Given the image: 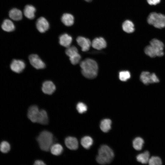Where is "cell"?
Returning a JSON list of instances; mask_svg holds the SVG:
<instances>
[{
	"mask_svg": "<svg viewBox=\"0 0 165 165\" xmlns=\"http://www.w3.org/2000/svg\"><path fill=\"white\" fill-rule=\"evenodd\" d=\"M81 72L85 77L93 79L97 76L98 72V66L96 62L90 58H87L80 63Z\"/></svg>",
	"mask_w": 165,
	"mask_h": 165,
	"instance_id": "cell-1",
	"label": "cell"
},
{
	"mask_svg": "<svg viewBox=\"0 0 165 165\" xmlns=\"http://www.w3.org/2000/svg\"><path fill=\"white\" fill-rule=\"evenodd\" d=\"M114 156L113 150L109 146L106 145H103L99 148L96 161L101 164L109 163L113 160Z\"/></svg>",
	"mask_w": 165,
	"mask_h": 165,
	"instance_id": "cell-2",
	"label": "cell"
},
{
	"mask_svg": "<svg viewBox=\"0 0 165 165\" xmlns=\"http://www.w3.org/2000/svg\"><path fill=\"white\" fill-rule=\"evenodd\" d=\"M53 138L51 133L44 130L39 134L37 140L40 148L43 151H48L53 145Z\"/></svg>",
	"mask_w": 165,
	"mask_h": 165,
	"instance_id": "cell-3",
	"label": "cell"
},
{
	"mask_svg": "<svg viewBox=\"0 0 165 165\" xmlns=\"http://www.w3.org/2000/svg\"><path fill=\"white\" fill-rule=\"evenodd\" d=\"M148 23L158 28L165 27V15L155 12L151 13L147 18Z\"/></svg>",
	"mask_w": 165,
	"mask_h": 165,
	"instance_id": "cell-4",
	"label": "cell"
},
{
	"mask_svg": "<svg viewBox=\"0 0 165 165\" xmlns=\"http://www.w3.org/2000/svg\"><path fill=\"white\" fill-rule=\"evenodd\" d=\"M140 79L141 81L145 85L159 82V79L155 73H150L147 71H144L141 73Z\"/></svg>",
	"mask_w": 165,
	"mask_h": 165,
	"instance_id": "cell-5",
	"label": "cell"
},
{
	"mask_svg": "<svg viewBox=\"0 0 165 165\" xmlns=\"http://www.w3.org/2000/svg\"><path fill=\"white\" fill-rule=\"evenodd\" d=\"M29 59L31 65L37 69H43L46 67L45 63L37 54L30 55Z\"/></svg>",
	"mask_w": 165,
	"mask_h": 165,
	"instance_id": "cell-6",
	"label": "cell"
},
{
	"mask_svg": "<svg viewBox=\"0 0 165 165\" xmlns=\"http://www.w3.org/2000/svg\"><path fill=\"white\" fill-rule=\"evenodd\" d=\"M40 115V110L36 105H32L28 108V117L32 122L37 123Z\"/></svg>",
	"mask_w": 165,
	"mask_h": 165,
	"instance_id": "cell-7",
	"label": "cell"
},
{
	"mask_svg": "<svg viewBox=\"0 0 165 165\" xmlns=\"http://www.w3.org/2000/svg\"><path fill=\"white\" fill-rule=\"evenodd\" d=\"M150 44L155 50L157 56L161 57L164 55V45L163 42L158 39L154 38L150 41Z\"/></svg>",
	"mask_w": 165,
	"mask_h": 165,
	"instance_id": "cell-8",
	"label": "cell"
},
{
	"mask_svg": "<svg viewBox=\"0 0 165 165\" xmlns=\"http://www.w3.org/2000/svg\"><path fill=\"white\" fill-rule=\"evenodd\" d=\"M25 67L24 62L22 60L14 59L10 64V68L14 72L20 73L23 71Z\"/></svg>",
	"mask_w": 165,
	"mask_h": 165,
	"instance_id": "cell-9",
	"label": "cell"
},
{
	"mask_svg": "<svg viewBox=\"0 0 165 165\" xmlns=\"http://www.w3.org/2000/svg\"><path fill=\"white\" fill-rule=\"evenodd\" d=\"M36 27L39 31L41 33H44L48 29L49 24L45 18L41 17L37 20Z\"/></svg>",
	"mask_w": 165,
	"mask_h": 165,
	"instance_id": "cell-10",
	"label": "cell"
},
{
	"mask_svg": "<svg viewBox=\"0 0 165 165\" xmlns=\"http://www.w3.org/2000/svg\"><path fill=\"white\" fill-rule=\"evenodd\" d=\"M76 41L81 47L82 50L84 52L88 51L91 45V42L89 39L82 36L78 37Z\"/></svg>",
	"mask_w": 165,
	"mask_h": 165,
	"instance_id": "cell-11",
	"label": "cell"
},
{
	"mask_svg": "<svg viewBox=\"0 0 165 165\" xmlns=\"http://www.w3.org/2000/svg\"><path fill=\"white\" fill-rule=\"evenodd\" d=\"M42 90L44 93L50 95L55 91L56 90V86L52 81H46L43 82Z\"/></svg>",
	"mask_w": 165,
	"mask_h": 165,
	"instance_id": "cell-12",
	"label": "cell"
},
{
	"mask_svg": "<svg viewBox=\"0 0 165 165\" xmlns=\"http://www.w3.org/2000/svg\"><path fill=\"white\" fill-rule=\"evenodd\" d=\"M93 47L97 50H101L105 48L107 43L105 39L102 37L96 38L91 42Z\"/></svg>",
	"mask_w": 165,
	"mask_h": 165,
	"instance_id": "cell-13",
	"label": "cell"
},
{
	"mask_svg": "<svg viewBox=\"0 0 165 165\" xmlns=\"http://www.w3.org/2000/svg\"><path fill=\"white\" fill-rule=\"evenodd\" d=\"M65 144L66 147L69 149L75 150L78 147V142L77 139L72 137H68L65 140Z\"/></svg>",
	"mask_w": 165,
	"mask_h": 165,
	"instance_id": "cell-14",
	"label": "cell"
},
{
	"mask_svg": "<svg viewBox=\"0 0 165 165\" xmlns=\"http://www.w3.org/2000/svg\"><path fill=\"white\" fill-rule=\"evenodd\" d=\"M72 38L66 33L61 35L59 37V42L60 44L65 47L69 46L72 42Z\"/></svg>",
	"mask_w": 165,
	"mask_h": 165,
	"instance_id": "cell-15",
	"label": "cell"
},
{
	"mask_svg": "<svg viewBox=\"0 0 165 165\" xmlns=\"http://www.w3.org/2000/svg\"><path fill=\"white\" fill-rule=\"evenodd\" d=\"M36 9L31 5H27L25 7L24 10V16L30 19H33L35 17Z\"/></svg>",
	"mask_w": 165,
	"mask_h": 165,
	"instance_id": "cell-16",
	"label": "cell"
},
{
	"mask_svg": "<svg viewBox=\"0 0 165 165\" xmlns=\"http://www.w3.org/2000/svg\"><path fill=\"white\" fill-rule=\"evenodd\" d=\"M9 16L13 20L18 21L22 19L23 15L21 10L17 8H13L10 10Z\"/></svg>",
	"mask_w": 165,
	"mask_h": 165,
	"instance_id": "cell-17",
	"label": "cell"
},
{
	"mask_svg": "<svg viewBox=\"0 0 165 165\" xmlns=\"http://www.w3.org/2000/svg\"><path fill=\"white\" fill-rule=\"evenodd\" d=\"M74 17L71 14L68 13H64L62 16L61 20L63 24L67 26L72 25L74 23Z\"/></svg>",
	"mask_w": 165,
	"mask_h": 165,
	"instance_id": "cell-18",
	"label": "cell"
},
{
	"mask_svg": "<svg viewBox=\"0 0 165 165\" xmlns=\"http://www.w3.org/2000/svg\"><path fill=\"white\" fill-rule=\"evenodd\" d=\"M1 27L3 30L8 32L12 31L15 29V26L13 23L8 19H5L3 21Z\"/></svg>",
	"mask_w": 165,
	"mask_h": 165,
	"instance_id": "cell-19",
	"label": "cell"
},
{
	"mask_svg": "<svg viewBox=\"0 0 165 165\" xmlns=\"http://www.w3.org/2000/svg\"><path fill=\"white\" fill-rule=\"evenodd\" d=\"M150 156L149 152L146 150L138 155L136 157V160L138 161L142 164H146L148 163Z\"/></svg>",
	"mask_w": 165,
	"mask_h": 165,
	"instance_id": "cell-20",
	"label": "cell"
},
{
	"mask_svg": "<svg viewBox=\"0 0 165 165\" xmlns=\"http://www.w3.org/2000/svg\"><path fill=\"white\" fill-rule=\"evenodd\" d=\"M111 120L108 119H103L100 124V128L101 130L104 132H107L111 129Z\"/></svg>",
	"mask_w": 165,
	"mask_h": 165,
	"instance_id": "cell-21",
	"label": "cell"
},
{
	"mask_svg": "<svg viewBox=\"0 0 165 165\" xmlns=\"http://www.w3.org/2000/svg\"><path fill=\"white\" fill-rule=\"evenodd\" d=\"M122 28L127 33H131L134 31V25L133 22L129 20H126L123 23Z\"/></svg>",
	"mask_w": 165,
	"mask_h": 165,
	"instance_id": "cell-22",
	"label": "cell"
},
{
	"mask_svg": "<svg viewBox=\"0 0 165 165\" xmlns=\"http://www.w3.org/2000/svg\"><path fill=\"white\" fill-rule=\"evenodd\" d=\"M144 143V140L142 138L137 137L133 141V146L136 150L140 151L142 149Z\"/></svg>",
	"mask_w": 165,
	"mask_h": 165,
	"instance_id": "cell-23",
	"label": "cell"
},
{
	"mask_svg": "<svg viewBox=\"0 0 165 165\" xmlns=\"http://www.w3.org/2000/svg\"><path fill=\"white\" fill-rule=\"evenodd\" d=\"M93 143L92 138L89 136H85L82 138L81 140L82 145L86 149H89Z\"/></svg>",
	"mask_w": 165,
	"mask_h": 165,
	"instance_id": "cell-24",
	"label": "cell"
},
{
	"mask_svg": "<svg viewBox=\"0 0 165 165\" xmlns=\"http://www.w3.org/2000/svg\"><path fill=\"white\" fill-rule=\"evenodd\" d=\"M50 150L53 155L58 156L62 153L63 149L61 145L59 144H55L52 145Z\"/></svg>",
	"mask_w": 165,
	"mask_h": 165,
	"instance_id": "cell-25",
	"label": "cell"
},
{
	"mask_svg": "<svg viewBox=\"0 0 165 165\" xmlns=\"http://www.w3.org/2000/svg\"><path fill=\"white\" fill-rule=\"evenodd\" d=\"M48 122V118L46 111L43 109L40 110V115L38 120V123L40 124L46 125Z\"/></svg>",
	"mask_w": 165,
	"mask_h": 165,
	"instance_id": "cell-26",
	"label": "cell"
},
{
	"mask_svg": "<svg viewBox=\"0 0 165 165\" xmlns=\"http://www.w3.org/2000/svg\"><path fill=\"white\" fill-rule=\"evenodd\" d=\"M9 143L6 141H3L0 144V151L3 153H8L10 149Z\"/></svg>",
	"mask_w": 165,
	"mask_h": 165,
	"instance_id": "cell-27",
	"label": "cell"
},
{
	"mask_svg": "<svg viewBox=\"0 0 165 165\" xmlns=\"http://www.w3.org/2000/svg\"><path fill=\"white\" fill-rule=\"evenodd\" d=\"M145 53L151 57H154L157 56L156 53L152 46L149 45L147 46L145 48Z\"/></svg>",
	"mask_w": 165,
	"mask_h": 165,
	"instance_id": "cell-28",
	"label": "cell"
},
{
	"mask_svg": "<svg viewBox=\"0 0 165 165\" xmlns=\"http://www.w3.org/2000/svg\"><path fill=\"white\" fill-rule=\"evenodd\" d=\"M65 53L68 56L70 57L78 53V50L74 46H70L67 47L65 50Z\"/></svg>",
	"mask_w": 165,
	"mask_h": 165,
	"instance_id": "cell-29",
	"label": "cell"
},
{
	"mask_svg": "<svg viewBox=\"0 0 165 165\" xmlns=\"http://www.w3.org/2000/svg\"><path fill=\"white\" fill-rule=\"evenodd\" d=\"M149 165H160L162 164L161 159L158 156H152L149 158L148 161Z\"/></svg>",
	"mask_w": 165,
	"mask_h": 165,
	"instance_id": "cell-30",
	"label": "cell"
},
{
	"mask_svg": "<svg viewBox=\"0 0 165 165\" xmlns=\"http://www.w3.org/2000/svg\"><path fill=\"white\" fill-rule=\"evenodd\" d=\"M130 77V74L127 71H123L120 72L119 73V79L122 81H126Z\"/></svg>",
	"mask_w": 165,
	"mask_h": 165,
	"instance_id": "cell-31",
	"label": "cell"
},
{
	"mask_svg": "<svg viewBox=\"0 0 165 165\" xmlns=\"http://www.w3.org/2000/svg\"><path fill=\"white\" fill-rule=\"evenodd\" d=\"M76 109L79 113L82 114L87 111V106L85 104L80 102L77 105Z\"/></svg>",
	"mask_w": 165,
	"mask_h": 165,
	"instance_id": "cell-32",
	"label": "cell"
},
{
	"mask_svg": "<svg viewBox=\"0 0 165 165\" xmlns=\"http://www.w3.org/2000/svg\"><path fill=\"white\" fill-rule=\"evenodd\" d=\"M81 59V56L79 53L69 57V59L71 63L73 65L78 64L79 62Z\"/></svg>",
	"mask_w": 165,
	"mask_h": 165,
	"instance_id": "cell-33",
	"label": "cell"
},
{
	"mask_svg": "<svg viewBox=\"0 0 165 165\" xmlns=\"http://www.w3.org/2000/svg\"><path fill=\"white\" fill-rule=\"evenodd\" d=\"M148 4L150 5H156L159 3L161 0H147Z\"/></svg>",
	"mask_w": 165,
	"mask_h": 165,
	"instance_id": "cell-34",
	"label": "cell"
},
{
	"mask_svg": "<svg viewBox=\"0 0 165 165\" xmlns=\"http://www.w3.org/2000/svg\"><path fill=\"white\" fill-rule=\"evenodd\" d=\"M46 164L42 160H36L34 163V165H43Z\"/></svg>",
	"mask_w": 165,
	"mask_h": 165,
	"instance_id": "cell-35",
	"label": "cell"
},
{
	"mask_svg": "<svg viewBox=\"0 0 165 165\" xmlns=\"http://www.w3.org/2000/svg\"><path fill=\"white\" fill-rule=\"evenodd\" d=\"M85 0L88 2H90L92 1V0Z\"/></svg>",
	"mask_w": 165,
	"mask_h": 165,
	"instance_id": "cell-36",
	"label": "cell"
}]
</instances>
